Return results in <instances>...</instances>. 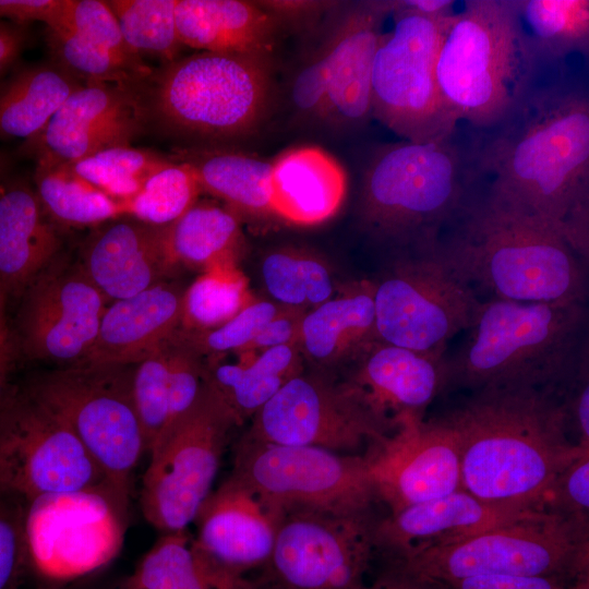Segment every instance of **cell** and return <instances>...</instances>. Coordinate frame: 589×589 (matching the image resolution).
<instances>
[{
  "mask_svg": "<svg viewBox=\"0 0 589 589\" xmlns=\"http://www.w3.org/2000/svg\"><path fill=\"white\" fill-rule=\"evenodd\" d=\"M476 154L491 203L589 249V100L582 87L536 85Z\"/></svg>",
  "mask_w": 589,
  "mask_h": 589,
  "instance_id": "1",
  "label": "cell"
},
{
  "mask_svg": "<svg viewBox=\"0 0 589 589\" xmlns=\"http://www.w3.org/2000/svg\"><path fill=\"white\" fill-rule=\"evenodd\" d=\"M555 389L485 387L445 417L460 450L461 489L493 504L545 509L557 476L582 449Z\"/></svg>",
  "mask_w": 589,
  "mask_h": 589,
  "instance_id": "2",
  "label": "cell"
},
{
  "mask_svg": "<svg viewBox=\"0 0 589 589\" xmlns=\"http://www.w3.org/2000/svg\"><path fill=\"white\" fill-rule=\"evenodd\" d=\"M434 252L478 296L526 303L586 301L584 264L568 242L486 199L464 209L462 221Z\"/></svg>",
  "mask_w": 589,
  "mask_h": 589,
  "instance_id": "3",
  "label": "cell"
},
{
  "mask_svg": "<svg viewBox=\"0 0 589 589\" xmlns=\"http://www.w3.org/2000/svg\"><path fill=\"white\" fill-rule=\"evenodd\" d=\"M585 302H481L468 338L445 358L446 387L556 386L587 353Z\"/></svg>",
  "mask_w": 589,
  "mask_h": 589,
  "instance_id": "4",
  "label": "cell"
},
{
  "mask_svg": "<svg viewBox=\"0 0 589 589\" xmlns=\"http://www.w3.org/2000/svg\"><path fill=\"white\" fill-rule=\"evenodd\" d=\"M515 0H467L441 36L435 79L457 121L492 129L537 85Z\"/></svg>",
  "mask_w": 589,
  "mask_h": 589,
  "instance_id": "5",
  "label": "cell"
},
{
  "mask_svg": "<svg viewBox=\"0 0 589 589\" xmlns=\"http://www.w3.org/2000/svg\"><path fill=\"white\" fill-rule=\"evenodd\" d=\"M452 139L402 140L374 154L364 170L361 216L375 235L413 252L435 249L462 209L465 173Z\"/></svg>",
  "mask_w": 589,
  "mask_h": 589,
  "instance_id": "6",
  "label": "cell"
},
{
  "mask_svg": "<svg viewBox=\"0 0 589 589\" xmlns=\"http://www.w3.org/2000/svg\"><path fill=\"white\" fill-rule=\"evenodd\" d=\"M397 561L413 575L447 587L491 575L573 577L587 584L588 525L545 510L453 542L411 550Z\"/></svg>",
  "mask_w": 589,
  "mask_h": 589,
  "instance_id": "7",
  "label": "cell"
},
{
  "mask_svg": "<svg viewBox=\"0 0 589 589\" xmlns=\"http://www.w3.org/2000/svg\"><path fill=\"white\" fill-rule=\"evenodd\" d=\"M269 95L266 59L201 51L172 60L145 100L148 118L196 137H228L251 131Z\"/></svg>",
  "mask_w": 589,
  "mask_h": 589,
  "instance_id": "8",
  "label": "cell"
},
{
  "mask_svg": "<svg viewBox=\"0 0 589 589\" xmlns=\"http://www.w3.org/2000/svg\"><path fill=\"white\" fill-rule=\"evenodd\" d=\"M133 369L83 362L41 375L28 390L67 423L128 500L132 472L146 453L133 402Z\"/></svg>",
  "mask_w": 589,
  "mask_h": 589,
  "instance_id": "9",
  "label": "cell"
},
{
  "mask_svg": "<svg viewBox=\"0 0 589 589\" xmlns=\"http://www.w3.org/2000/svg\"><path fill=\"white\" fill-rule=\"evenodd\" d=\"M394 27L383 33L371 75L372 116L405 141L453 137L457 121L435 79V58L449 16L430 17L397 9Z\"/></svg>",
  "mask_w": 589,
  "mask_h": 589,
  "instance_id": "10",
  "label": "cell"
},
{
  "mask_svg": "<svg viewBox=\"0 0 589 589\" xmlns=\"http://www.w3.org/2000/svg\"><path fill=\"white\" fill-rule=\"evenodd\" d=\"M240 425L207 387L192 409L167 429L149 450L141 508L164 532L188 529L212 492L230 431Z\"/></svg>",
  "mask_w": 589,
  "mask_h": 589,
  "instance_id": "11",
  "label": "cell"
},
{
  "mask_svg": "<svg viewBox=\"0 0 589 589\" xmlns=\"http://www.w3.org/2000/svg\"><path fill=\"white\" fill-rule=\"evenodd\" d=\"M128 500L113 488L44 495L23 513L25 560L43 579L93 573L121 548Z\"/></svg>",
  "mask_w": 589,
  "mask_h": 589,
  "instance_id": "12",
  "label": "cell"
},
{
  "mask_svg": "<svg viewBox=\"0 0 589 589\" xmlns=\"http://www.w3.org/2000/svg\"><path fill=\"white\" fill-rule=\"evenodd\" d=\"M373 301L377 340L435 354L471 327L482 302L434 250L398 261L373 284Z\"/></svg>",
  "mask_w": 589,
  "mask_h": 589,
  "instance_id": "13",
  "label": "cell"
},
{
  "mask_svg": "<svg viewBox=\"0 0 589 589\" xmlns=\"http://www.w3.org/2000/svg\"><path fill=\"white\" fill-rule=\"evenodd\" d=\"M377 520L358 513L285 509L264 570L272 589H366Z\"/></svg>",
  "mask_w": 589,
  "mask_h": 589,
  "instance_id": "14",
  "label": "cell"
},
{
  "mask_svg": "<svg viewBox=\"0 0 589 589\" xmlns=\"http://www.w3.org/2000/svg\"><path fill=\"white\" fill-rule=\"evenodd\" d=\"M103 488L116 490L63 420L28 392L3 402L0 492L28 502Z\"/></svg>",
  "mask_w": 589,
  "mask_h": 589,
  "instance_id": "15",
  "label": "cell"
},
{
  "mask_svg": "<svg viewBox=\"0 0 589 589\" xmlns=\"http://www.w3.org/2000/svg\"><path fill=\"white\" fill-rule=\"evenodd\" d=\"M232 474L284 509L358 513L371 509L376 501L363 454L269 444L244 436Z\"/></svg>",
  "mask_w": 589,
  "mask_h": 589,
  "instance_id": "16",
  "label": "cell"
},
{
  "mask_svg": "<svg viewBox=\"0 0 589 589\" xmlns=\"http://www.w3.org/2000/svg\"><path fill=\"white\" fill-rule=\"evenodd\" d=\"M247 437L269 444L313 446L353 454L390 431L342 383L300 373L253 417Z\"/></svg>",
  "mask_w": 589,
  "mask_h": 589,
  "instance_id": "17",
  "label": "cell"
},
{
  "mask_svg": "<svg viewBox=\"0 0 589 589\" xmlns=\"http://www.w3.org/2000/svg\"><path fill=\"white\" fill-rule=\"evenodd\" d=\"M22 296L19 339L27 358L61 368L84 362L110 302L79 260L59 253Z\"/></svg>",
  "mask_w": 589,
  "mask_h": 589,
  "instance_id": "18",
  "label": "cell"
},
{
  "mask_svg": "<svg viewBox=\"0 0 589 589\" xmlns=\"http://www.w3.org/2000/svg\"><path fill=\"white\" fill-rule=\"evenodd\" d=\"M363 454L376 501L390 514L461 489L459 442L445 418L405 413Z\"/></svg>",
  "mask_w": 589,
  "mask_h": 589,
  "instance_id": "19",
  "label": "cell"
},
{
  "mask_svg": "<svg viewBox=\"0 0 589 589\" xmlns=\"http://www.w3.org/2000/svg\"><path fill=\"white\" fill-rule=\"evenodd\" d=\"M137 85L82 84L26 144L36 159L74 164L98 152L131 146L148 119Z\"/></svg>",
  "mask_w": 589,
  "mask_h": 589,
  "instance_id": "20",
  "label": "cell"
},
{
  "mask_svg": "<svg viewBox=\"0 0 589 589\" xmlns=\"http://www.w3.org/2000/svg\"><path fill=\"white\" fill-rule=\"evenodd\" d=\"M285 509L231 474L201 506L194 541L233 575L262 568L273 551Z\"/></svg>",
  "mask_w": 589,
  "mask_h": 589,
  "instance_id": "21",
  "label": "cell"
},
{
  "mask_svg": "<svg viewBox=\"0 0 589 589\" xmlns=\"http://www.w3.org/2000/svg\"><path fill=\"white\" fill-rule=\"evenodd\" d=\"M393 1L347 3L335 14L323 41L328 57V88L323 120L354 129L372 116L371 75L383 24Z\"/></svg>",
  "mask_w": 589,
  "mask_h": 589,
  "instance_id": "22",
  "label": "cell"
},
{
  "mask_svg": "<svg viewBox=\"0 0 589 589\" xmlns=\"http://www.w3.org/2000/svg\"><path fill=\"white\" fill-rule=\"evenodd\" d=\"M445 358L375 340L351 362L353 369L342 384L392 431L397 417L423 416L428 405L445 389Z\"/></svg>",
  "mask_w": 589,
  "mask_h": 589,
  "instance_id": "23",
  "label": "cell"
},
{
  "mask_svg": "<svg viewBox=\"0 0 589 589\" xmlns=\"http://www.w3.org/2000/svg\"><path fill=\"white\" fill-rule=\"evenodd\" d=\"M164 227L124 215L95 227L85 239L77 260L109 302L160 284L175 271Z\"/></svg>",
  "mask_w": 589,
  "mask_h": 589,
  "instance_id": "24",
  "label": "cell"
},
{
  "mask_svg": "<svg viewBox=\"0 0 589 589\" xmlns=\"http://www.w3.org/2000/svg\"><path fill=\"white\" fill-rule=\"evenodd\" d=\"M543 512L493 504L459 489L377 520L375 545L400 557L411 550L453 542Z\"/></svg>",
  "mask_w": 589,
  "mask_h": 589,
  "instance_id": "25",
  "label": "cell"
},
{
  "mask_svg": "<svg viewBox=\"0 0 589 589\" xmlns=\"http://www.w3.org/2000/svg\"><path fill=\"white\" fill-rule=\"evenodd\" d=\"M183 294L178 285L165 280L111 301L84 362L136 364L146 358L180 330Z\"/></svg>",
  "mask_w": 589,
  "mask_h": 589,
  "instance_id": "26",
  "label": "cell"
},
{
  "mask_svg": "<svg viewBox=\"0 0 589 589\" xmlns=\"http://www.w3.org/2000/svg\"><path fill=\"white\" fill-rule=\"evenodd\" d=\"M57 226L35 190L22 182H0V288L20 296L60 253Z\"/></svg>",
  "mask_w": 589,
  "mask_h": 589,
  "instance_id": "27",
  "label": "cell"
},
{
  "mask_svg": "<svg viewBox=\"0 0 589 589\" xmlns=\"http://www.w3.org/2000/svg\"><path fill=\"white\" fill-rule=\"evenodd\" d=\"M346 188L334 157L315 146L296 147L272 163L269 211L294 225H317L338 212Z\"/></svg>",
  "mask_w": 589,
  "mask_h": 589,
  "instance_id": "28",
  "label": "cell"
},
{
  "mask_svg": "<svg viewBox=\"0 0 589 589\" xmlns=\"http://www.w3.org/2000/svg\"><path fill=\"white\" fill-rule=\"evenodd\" d=\"M181 45L201 51L266 59L275 43L274 17L239 0H176Z\"/></svg>",
  "mask_w": 589,
  "mask_h": 589,
  "instance_id": "29",
  "label": "cell"
},
{
  "mask_svg": "<svg viewBox=\"0 0 589 589\" xmlns=\"http://www.w3.org/2000/svg\"><path fill=\"white\" fill-rule=\"evenodd\" d=\"M375 340L373 284L361 283L305 312L299 346L311 360L333 365L352 362Z\"/></svg>",
  "mask_w": 589,
  "mask_h": 589,
  "instance_id": "30",
  "label": "cell"
},
{
  "mask_svg": "<svg viewBox=\"0 0 589 589\" xmlns=\"http://www.w3.org/2000/svg\"><path fill=\"white\" fill-rule=\"evenodd\" d=\"M120 589H257L205 553L188 529L164 532Z\"/></svg>",
  "mask_w": 589,
  "mask_h": 589,
  "instance_id": "31",
  "label": "cell"
},
{
  "mask_svg": "<svg viewBox=\"0 0 589 589\" xmlns=\"http://www.w3.org/2000/svg\"><path fill=\"white\" fill-rule=\"evenodd\" d=\"M300 373L298 346L268 348L241 363L205 361L207 387L230 409L240 424L252 418L290 378Z\"/></svg>",
  "mask_w": 589,
  "mask_h": 589,
  "instance_id": "32",
  "label": "cell"
},
{
  "mask_svg": "<svg viewBox=\"0 0 589 589\" xmlns=\"http://www.w3.org/2000/svg\"><path fill=\"white\" fill-rule=\"evenodd\" d=\"M81 85L56 63L24 69L0 91V137L33 139Z\"/></svg>",
  "mask_w": 589,
  "mask_h": 589,
  "instance_id": "33",
  "label": "cell"
},
{
  "mask_svg": "<svg viewBox=\"0 0 589 589\" xmlns=\"http://www.w3.org/2000/svg\"><path fill=\"white\" fill-rule=\"evenodd\" d=\"M34 183L41 207L56 226L95 228L127 215L123 203L82 178L71 164L36 159Z\"/></svg>",
  "mask_w": 589,
  "mask_h": 589,
  "instance_id": "34",
  "label": "cell"
},
{
  "mask_svg": "<svg viewBox=\"0 0 589 589\" xmlns=\"http://www.w3.org/2000/svg\"><path fill=\"white\" fill-rule=\"evenodd\" d=\"M529 50L539 67L560 65L589 48L588 0H515Z\"/></svg>",
  "mask_w": 589,
  "mask_h": 589,
  "instance_id": "35",
  "label": "cell"
},
{
  "mask_svg": "<svg viewBox=\"0 0 589 589\" xmlns=\"http://www.w3.org/2000/svg\"><path fill=\"white\" fill-rule=\"evenodd\" d=\"M240 238L237 218L220 207L194 204L177 220L164 227V242L175 269L184 266L204 272L235 261Z\"/></svg>",
  "mask_w": 589,
  "mask_h": 589,
  "instance_id": "36",
  "label": "cell"
},
{
  "mask_svg": "<svg viewBox=\"0 0 589 589\" xmlns=\"http://www.w3.org/2000/svg\"><path fill=\"white\" fill-rule=\"evenodd\" d=\"M183 163L193 169L202 190L242 209L271 213L272 163L226 152L192 153Z\"/></svg>",
  "mask_w": 589,
  "mask_h": 589,
  "instance_id": "37",
  "label": "cell"
},
{
  "mask_svg": "<svg viewBox=\"0 0 589 589\" xmlns=\"http://www.w3.org/2000/svg\"><path fill=\"white\" fill-rule=\"evenodd\" d=\"M253 301L247 278L235 261L215 264L184 290L180 329H214Z\"/></svg>",
  "mask_w": 589,
  "mask_h": 589,
  "instance_id": "38",
  "label": "cell"
},
{
  "mask_svg": "<svg viewBox=\"0 0 589 589\" xmlns=\"http://www.w3.org/2000/svg\"><path fill=\"white\" fill-rule=\"evenodd\" d=\"M262 278L274 301L286 308L317 306L334 293L327 266L300 253L277 251L268 254L262 264Z\"/></svg>",
  "mask_w": 589,
  "mask_h": 589,
  "instance_id": "39",
  "label": "cell"
},
{
  "mask_svg": "<svg viewBox=\"0 0 589 589\" xmlns=\"http://www.w3.org/2000/svg\"><path fill=\"white\" fill-rule=\"evenodd\" d=\"M106 3L134 52L172 61L182 46L176 25V0H109Z\"/></svg>",
  "mask_w": 589,
  "mask_h": 589,
  "instance_id": "40",
  "label": "cell"
},
{
  "mask_svg": "<svg viewBox=\"0 0 589 589\" xmlns=\"http://www.w3.org/2000/svg\"><path fill=\"white\" fill-rule=\"evenodd\" d=\"M168 161L151 151L119 146L71 165L82 178L125 204L141 191L147 178Z\"/></svg>",
  "mask_w": 589,
  "mask_h": 589,
  "instance_id": "41",
  "label": "cell"
},
{
  "mask_svg": "<svg viewBox=\"0 0 589 589\" xmlns=\"http://www.w3.org/2000/svg\"><path fill=\"white\" fill-rule=\"evenodd\" d=\"M202 188L187 163L168 161L152 173L125 203L127 215L153 226H168L196 203Z\"/></svg>",
  "mask_w": 589,
  "mask_h": 589,
  "instance_id": "42",
  "label": "cell"
},
{
  "mask_svg": "<svg viewBox=\"0 0 589 589\" xmlns=\"http://www.w3.org/2000/svg\"><path fill=\"white\" fill-rule=\"evenodd\" d=\"M47 31L56 64L80 82L137 85L147 77L113 53L63 25L47 27Z\"/></svg>",
  "mask_w": 589,
  "mask_h": 589,
  "instance_id": "43",
  "label": "cell"
},
{
  "mask_svg": "<svg viewBox=\"0 0 589 589\" xmlns=\"http://www.w3.org/2000/svg\"><path fill=\"white\" fill-rule=\"evenodd\" d=\"M169 339L134 364L132 395L146 453L165 431L169 417Z\"/></svg>",
  "mask_w": 589,
  "mask_h": 589,
  "instance_id": "44",
  "label": "cell"
},
{
  "mask_svg": "<svg viewBox=\"0 0 589 589\" xmlns=\"http://www.w3.org/2000/svg\"><path fill=\"white\" fill-rule=\"evenodd\" d=\"M58 25L74 31L141 73L147 76L151 74L143 58L134 52L124 40L117 19L106 1L68 0L63 17L55 26Z\"/></svg>",
  "mask_w": 589,
  "mask_h": 589,
  "instance_id": "45",
  "label": "cell"
},
{
  "mask_svg": "<svg viewBox=\"0 0 589 589\" xmlns=\"http://www.w3.org/2000/svg\"><path fill=\"white\" fill-rule=\"evenodd\" d=\"M267 300H254L223 325L206 332H183L181 335L202 354L244 351L263 326L281 310Z\"/></svg>",
  "mask_w": 589,
  "mask_h": 589,
  "instance_id": "46",
  "label": "cell"
},
{
  "mask_svg": "<svg viewBox=\"0 0 589 589\" xmlns=\"http://www.w3.org/2000/svg\"><path fill=\"white\" fill-rule=\"evenodd\" d=\"M202 356L180 330L171 338L168 369L169 417L165 431L189 412L202 395L205 386V360Z\"/></svg>",
  "mask_w": 589,
  "mask_h": 589,
  "instance_id": "47",
  "label": "cell"
},
{
  "mask_svg": "<svg viewBox=\"0 0 589 589\" xmlns=\"http://www.w3.org/2000/svg\"><path fill=\"white\" fill-rule=\"evenodd\" d=\"M589 508V448L582 449L557 476L545 501V509L587 524Z\"/></svg>",
  "mask_w": 589,
  "mask_h": 589,
  "instance_id": "48",
  "label": "cell"
},
{
  "mask_svg": "<svg viewBox=\"0 0 589 589\" xmlns=\"http://www.w3.org/2000/svg\"><path fill=\"white\" fill-rule=\"evenodd\" d=\"M0 492V589H16L26 565L23 533L24 508L12 506Z\"/></svg>",
  "mask_w": 589,
  "mask_h": 589,
  "instance_id": "49",
  "label": "cell"
},
{
  "mask_svg": "<svg viewBox=\"0 0 589 589\" xmlns=\"http://www.w3.org/2000/svg\"><path fill=\"white\" fill-rule=\"evenodd\" d=\"M328 88V57L324 43L298 71L292 86L291 100L304 116L322 118Z\"/></svg>",
  "mask_w": 589,
  "mask_h": 589,
  "instance_id": "50",
  "label": "cell"
},
{
  "mask_svg": "<svg viewBox=\"0 0 589 589\" xmlns=\"http://www.w3.org/2000/svg\"><path fill=\"white\" fill-rule=\"evenodd\" d=\"M304 310L283 306L267 322L244 351L260 350L278 346H299Z\"/></svg>",
  "mask_w": 589,
  "mask_h": 589,
  "instance_id": "51",
  "label": "cell"
},
{
  "mask_svg": "<svg viewBox=\"0 0 589 589\" xmlns=\"http://www.w3.org/2000/svg\"><path fill=\"white\" fill-rule=\"evenodd\" d=\"M448 589H588L554 576L491 575L462 579Z\"/></svg>",
  "mask_w": 589,
  "mask_h": 589,
  "instance_id": "52",
  "label": "cell"
},
{
  "mask_svg": "<svg viewBox=\"0 0 589 589\" xmlns=\"http://www.w3.org/2000/svg\"><path fill=\"white\" fill-rule=\"evenodd\" d=\"M68 0H0V17L17 22H44L57 25L65 11Z\"/></svg>",
  "mask_w": 589,
  "mask_h": 589,
  "instance_id": "53",
  "label": "cell"
},
{
  "mask_svg": "<svg viewBox=\"0 0 589 589\" xmlns=\"http://www.w3.org/2000/svg\"><path fill=\"white\" fill-rule=\"evenodd\" d=\"M587 354L579 365L580 384L570 404H565L569 424L573 422L578 434V445L589 448V385H588V362Z\"/></svg>",
  "mask_w": 589,
  "mask_h": 589,
  "instance_id": "54",
  "label": "cell"
},
{
  "mask_svg": "<svg viewBox=\"0 0 589 589\" xmlns=\"http://www.w3.org/2000/svg\"><path fill=\"white\" fill-rule=\"evenodd\" d=\"M366 589H448L447 586L413 575L405 569L397 561V565L383 574Z\"/></svg>",
  "mask_w": 589,
  "mask_h": 589,
  "instance_id": "55",
  "label": "cell"
},
{
  "mask_svg": "<svg viewBox=\"0 0 589 589\" xmlns=\"http://www.w3.org/2000/svg\"><path fill=\"white\" fill-rule=\"evenodd\" d=\"M24 40L21 29L0 22V75L17 58Z\"/></svg>",
  "mask_w": 589,
  "mask_h": 589,
  "instance_id": "56",
  "label": "cell"
},
{
  "mask_svg": "<svg viewBox=\"0 0 589 589\" xmlns=\"http://www.w3.org/2000/svg\"><path fill=\"white\" fill-rule=\"evenodd\" d=\"M455 2L452 0H396L397 9L409 11L422 16L441 17L455 13Z\"/></svg>",
  "mask_w": 589,
  "mask_h": 589,
  "instance_id": "57",
  "label": "cell"
},
{
  "mask_svg": "<svg viewBox=\"0 0 589 589\" xmlns=\"http://www.w3.org/2000/svg\"><path fill=\"white\" fill-rule=\"evenodd\" d=\"M4 300L0 297V381L4 382L13 360V347L4 317Z\"/></svg>",
  "mask_w": 589,
  "mask_h": 589,
  "instance_id": "58",
  "label": "cell"
},
{
  "mask_svg": "<svg viewBox=\"0 0 589 589\" xmlns=\"http://www.w3.org/2000/svg\"><path fill=\"white\" fill-rule=\"evenodd\" d=\"M4 393H5V389H4V382H1L0 381V407L3 405L4 402Z\"/></svg>",
  "mask_w": 589,
  "mask_h": 589,
  "instance_id": "59",
  "label": "cell"
},
{
  "mask_svg": "<svg viewBox=\"0 0 589 589\" xmlns=\"http://www.w3.org/2000/svg\"><path fill=\"white\" fill-rule=\"evenodd\" d=\"M4 169H5V160H4V158L0 155V178H1V176L3 175V172H4Z\"/></svg>",
  "mask_w": 589,
  "mask_h": 589,
  "instance_id": "60",
  "label": "cell"
},
{
  "mask_svg": "<svg viewBox=\"0 0 589 589\" xmlns=\"http://www.w3.org/2000/svg\"><path fill=\"white\" fill-rule=\"evenodd\" d=\"M0 297L5 298V296H4V293L2 292L1 288H0Z\"/></svg>",
  "mask_w": 589,
  "mask_h": 589,
  "instance_id": "61",
  "label": "cell"
},
{
  "mask_svg": "<svg viewBox=\"0 0 589 589\" xmlns=\"http://www.w3.org/2000/svg\"><path fill=\"white\" fill-rule=\"evenodd\" d=\"M117 589H120V588H117Z\"/></svg>",
  "mask_w": 589,
  "mask_h": 589,
  "instance_id": "62",
  "label": "cell"
}]
</instances>
